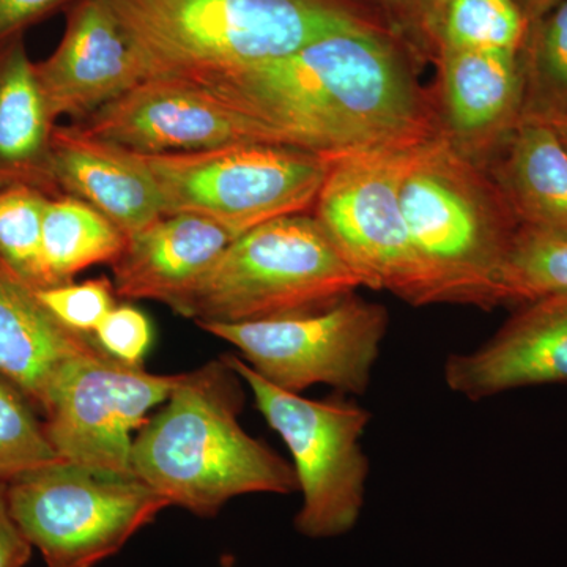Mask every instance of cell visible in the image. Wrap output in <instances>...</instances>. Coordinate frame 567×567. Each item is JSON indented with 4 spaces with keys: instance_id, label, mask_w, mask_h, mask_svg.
I'll return each mask as SVG.
<instances>
[{
    "instance_id": "26",
    "label": "cell",
    "mask_w": 567,
    "mask_h": 567,
    "mask_svg": "<svg viewBox=\"0 0 567 567\" xmlns=\"http://www.w3.org/2000/svg\"><path fill=\"white\" fill-rule=\"evenodd\" d=\"M63 461L48 439L32 402L0 379V483Z\"/></svg>"
},
{
    "instance_id": "5",
    "label": "cell",
    "mask_w": 567,
    "mask_h": 567,
    "mask_svg": "<svg viewBox=\"0 0 567 567\" xmlns=\"http://www.w3.org/2000/svg\"><path fill=\"white\" fill-rule=\"evenodd\" d=\"M365 286L316 215L295 213L235 238L174 312L244 323L320 311Z\"/></svg>"
},
{
    "instance_id": "12",
    "label": "cell",
    "mask_w": 567,
    "mask_h": 567,
    "mask_svg": "<svg viewBox=\"0 0 567 567\" xmlns=\"http://www.w3.org/2000/svg\"><path fill=\"white\" fill-rule=\"evenodd\" d=\"M76 125L142 155L275 144L259 126L178 78H147Z\"/></svg>"
},
{
    "instance_id": "33",
    "label": "cell",
    "mask_w": 567,
    "mask_h": 567,
    "mask_svg": "<svg viewBox=\"0 0 567 567\" xmlns=\"http://www.w3.org/2000/svg\"><path fill=\"white\" fill-rule=\"evenodd\" d=\"M447 2H450V0H434L435 7L439 10H443V7H445Z\"/></svg>"
},
{
    "instance_id": "6",
    "label": "cell",
    "mask_w": 567,
    "mask_h": 567,
    "mask_svg": "<svg viewBox=\"0 0 567 567\" xmlns=\"http://www.w3.org/2000/svg\"><path fill=\"white\" fill-rule=\"evenodd\" d=\"M136 156L156 183L164 216H205L235 237L271 219L311 210L331 166L319 153L279 144Z\"/></svg>"
},
{
    "instance_id": "19",
    "label": "cell",
    "mask_w": 567,
    "mask_h": 567,
    "mask_svg": "<svg viewBox=\"0 0 567 567\" xmlns=\"http://www.w3.org/2000/svg\"><path fill=\"white\" fill-rule=\"evenodd\" d=\"M499 147L494 183L518 227L567 235V147L557 128L522 114Z\"/></svg>"
},
{
    "instance_id": "25",
    "label": "cell",
    "mask_w": 567,
    "mask_h": 567,
    "mask_svg": "<svg viewBox=\"0 0 567 567\" xmlns=\"http://www.w3.org/2000/svg\"><path fill=\"white\" fill-rule=\"evenodd\" d=\"M567 293V235L518 227L505 281L506 305Z\"/></svg>"
},
{
    "instance_id": "32",
    "label": "cell",
    "mask_w": 567,
    "mask_h": 567,
    "mask_svg": "<svg viewBox=\"0 0 567 567\" xmlns=\"http://www.w3.org/2000/svg\"><path fill=\"white\" fill-rule=\"evenodd\" d=\"M550 123L555 126V128H557L559 136H561V140L565 142L567 147V114L557 118V121H551Z\"/></svg>"
},
{
    "instance_id": "13",
    "label": "cell",
    "mask_w": 567,
    "mask_h": 567,
    "mask_svg": "<svg viewBox=\"0 0 567 567\" xmlns=\"http://www.w3.org/2000/svg\"><path fill=\"white\" fill-rule=\"evenodd\" d=\"M54 122H82L147 80L132 41L100 0H76L58 50L35 63Z\"/></svg>"
},
{
    "instance_id": "2",
    "label": "cell",
    "mask_w": 567,
    "mask_h": 567,
    "mask_svg": "<svg viewBox=\"0 0 567 567\" xmlns=\"http://www.w3.org/2000/svg\"><path fill=\"white\" fill-rule=\"evenodd\" d=\"M240 382L223 358L181 374L134 439V477L199 517H215L235 496L297 492L293 466L238 423Z\"/></svg>"
},
{
    "instance_id": "8",
    "label": "cell",
    "mask_w": 567,
    "mask_h": 567,
    "mask_svg": "<svg viewBox=\"0 0 567 567\" xmlns=\"http://www.w3.org/2000/svg\"><path fill=\"white\" fill-rule=\"evenodd\" d=\"M223 360L252 391L257 409L292 454L303 495L298 532L316 539L350 532L364 505L369 461L361 439L371 413L347 399L315 401L276 388L235 354Z\"/></svg>"
},
{
    "instance_id": "1",
    "label": "cell",
    "mask_w": 567,
    "mask_h": 567,
    "mask_svg": "<svg viewBox=\"0 0 567 567\" xmlns=\"http://www.w3.org/2000/svg\"><path fill=\"white\" fill-rule=\"evenodd\" d=\"M185 81L259 126L275 144L327 158L436 134L401 52L363 21L281 59Z\"/></svg>"
},
{
    "instance_id": "17",
    "label": "cell",
    "mask_w": 567,
    "mask_h": 567,
    "mask_svg": "<svg viewBox=\"0 0 567 567\" xmlns=\"http://www.w3.org/2000/svg\"><path fill=\"white\" fill-rule=\"evenodd\" d=\"M447 140L468 158L499 147L525 106L522 51L442 50Z\"/></svg>"
},
{
    "instance_id": "3",
    "label": "cell",
    "mask_w": 567,
    "mask_h": 567,
    "mask_svg": "<svg viewBox=\"0 0 567 567\" xmlns=\"http://www.w3.org/2000/svg\"><path fill=\"white\" fill-rule=\"evenodd\" d=\"M147 78L189 80L292 54L360 24L334 0H100Z\"/></svg>"
},
{
    "instance_id": "30",
    "label": "cell",
    "mask_w": 567,
    "mask_h": 567,
    "mask_svg": "<svg viewBox=\"0 0 567 567\" xmlns=\"http://www.w3.org/2000/svg\"><path fill=\"white\" fill-rule=\"evenodd\" d=\"M31 555V544L11 517L7 483H0V567H24Z\"/></svg>"
},
{
    "instance_id": "29",
    "label": "cell",
    "mask_w": 567,
    "mask_h": 567,
    "mask_svg": "<svg viewBox=\"0 0 567 567\" xmlns=\"http://www.w3.org/2000/svg\"><path fill=\"white\" fill-rule=\"evenodd\" d=\"M71 0H0V47Z\"/></svg>"
},
{
    "instance_id": "18",
    "label": "cell",
    "mask_w": 567,
    "mask_h": 567,
    "mask_svg": "<svg viewBox=\"0 0 567 567\" xmlns=\"http://www.w3.org/2000/svg\"><path fill=\"white\" fill-rule=\"evenodd\" d=\"M99 349L93 336L63 327L0 262V379L47 412L70 365Z\"/></svg>"
},
{
    "instance_id": "24",
    "label": "cell",
    "mask_w": 567,
    "mask_h": 567,
    "mask_svg": "<svg viewBox=\"0 0 567 567\" xmlns=\"http://www.w3.org/2000/svg\"><path fill=\"white\" fill-rule=\"evenodd\" d=\"M48 200L50 196L33 186L0 188V260L33 290L47 287L41 230Z\"/></svg>"
},
{
    "instance_id": "10",
    "label": "cell",
    "mask_w": 567,
    "mask_h": 567,
    "mask_svg": "<svg viewBox=\"0 0 567 567\" xmlns=\"http://www.w3.org/2000/svg\"><path fill=\"white\" fill-rule=\"evenodd\" d=\"M383 306L347 295L320 311L244 323H200L204 331L237 347L245 363L289 393L315 385L361 395L388 330Z\"/></svg>"
},
{
    "instance_id": "22",
    "label": "cell",
    "mask_w": 567,
    "mask_h": 567,
    "mask_svg": "<svg viewBox=\"0 0 567 567\" xmlns=\"http://www.w3.org/2000/svg\"><path fill=\"white\" fill-rule=\"evenodd\" d=\"M524 114L557 121L567 114V0L529 24L522 48Z\"/></svg>"
},
{
    "instance_id": "27",
    "label": "cell",
    "mask_w": 567,
    "mask_h": 567,
    "mask_svg": "<svg viewBox=\"0 0 567 567\" xmlns=\"http://www.w3.org/2000/svg\"><path fill=\"white\" fill-rule=\"evenodd\" d=\"M37 298L55 319L76 331L93 336L104 317L115 306L114 284L107 278L35 290Z\"/></svg>"
},
{
    "instance_id": "31",
    "label": "cell",
    "mask_w": 567,
    "mask_h": 567,
    "mask_svg": "<svg viewBox=\"0 0 567 567\" xmlns=\"http://www.w3.org/2000/svg\"><path fill=\"white\" fill-rule=\"evenodd\" d=\"M520 7L527 14L529 24L543 18L548 10L554 9L559 0H520Z\"/></svg>"
},
{
    "instance_id": "28",
    "label": "cell",
    "mask_w": 567,
    "mask_h": 567,
    "mask_svg": "<svg viewBox=\"0 0 567 567\" xmlns=\"http://www.w3.org/2000/svg\"><path fill=\"white\" fill-rule=\"evenodd\" d=\"M104 352L123 363L142 365L152 344V324L147 316L130 305H115L93 333Z\"/></svg>"
},
{
    "instance_id": "14",
    "label": "cell",
    "mask_w": 567,
    "mask_h": 567,
    "mask_svg": "<svg viewBox=\"0 0 567 567\" xmlns=\"http://www.w3.org/2000/svg\"><path fill=\"white\" fill-rule=\"evenodd\" d=\"M443 377L453 393L470 401L567 383V293L522 305L486 344L451 354Z\"/></svg>"
},
{
    "instance_id": "7",
    "label": "cell",
    "mask_w": 567,
    "mask_h": 567,
    "mask_svg": "<svg viewBox=\"0 0 567 567\" xmlns=\"http://www.w3.org/2000/svg\"><path fill=\"white\" fill-rule=\"evenodd\" d=\"M14 524L47 567H95L169 507L137 477L95 475L59 461L7 483Z\"/></svg>"
},
{
    "instance_id": "23",
    "label": "cell",
    "mask_w": 567,
    "mask_h": 567,
    "mask_svg": "<svg viewBox=\"0 0 567 567\" xmlns=\"http://www.w3.org/2000/svg\"><path fill=\"white\" fill-rule=\"evenodd\" d=\"M528 31L516 0H450L442 10V50L522 51Z\"/></svg>"
},
{
    "instance_id": "21",
    "label": "cell",
    "mask_w": 567,
    "mask_h": 567,
    "mask_svg": "<svg viewBox=\"0 0 567 567\" xmlns=\"http://www.w3.org/2000/svg\"><path fill=\"white\" fill-rule=\"evenodd\" d=\"M125 240V235L92 205L66 194L50 197L41 230L47 287L71 282L74 275L93 265L114 264Z\"/></svg>"
},
{
    "instance_id": "4",
    "label": "cell",
    "mask_w": 567,
    "mask_h": 567,
    "mask_svg": "<svg viewBox=\"0 0 567 567\" xmlns=\"http://www.w3.org/2000/svg\"><path fill=\"white\" fill-rule=\"evenodd\" d=\"M401 200L434 305L505 306L518 224L492 178L446 134L424 142L402 183Z\"/></svg>"
},
{
    "instance_id": "9",
    "label": "cell",
    "mask_w": 567,
    "mask_h": 567,
    "mask_svg": "<svg viewBox=\"0 0 567 567\" xmlns=\"http://www.w3.org/2000/svg\"><path fill=\"white\" fill-rule=\"evenodd\" d=\"M425 141L330 158L315 205L317 219L365 287L413 306L434 305L401 200L402 183Z\"/></svg>"
},
{
    "instance_id": "11",
    "label": "cell",
    "mask_w": 567,
    "mask_h": 567,
    "mask_svg": "<svg viewBox=\"0 0 567 567\" xmlns=\"http://www.w3.org/2000/svg\"><path fill=\"white\" fill-rule=\"evenodd\" d=\"M178 375L123 363L103 349L70 365L47 412L48 439L63 461L95 475L133 477V432L169 399Z\"/></svg>"
},
{
    "instance_id": "15",
    "label": "cell",
    "mask_w": 567,
    "mask_h": 567,
    "mask_svg": "<svg viewBox=\"0 0 567 567\" xmlns=\"http://www.w3.org/2000/svg\"><path fill=\"white\" fill-rule=\"evenodd\" d=\"M50 173L55 192L92 205L125 237L164 216L156 183L136 153L93 137L76 123L52 130Z\"/></svg>"
},
{
    "instance_id": "20",
    "label": "cell",
    "mask_w": 567,
    "mask_h": 567,
    "mask_svg": "<svg viewBox=\"0 0 567 567\" xmlns=\"http://www.w3.org/2000/svg\"><path fill=\"white\" fill-rule=\"evenodd\" d=\"M54 118L22 37L0 47V188L55 192L50 173Z\"/></svg>"
},
{
    "instance_id": "16",
    "label": "cell",
    "mask_w": 567,
    "mask_h": 567,
    "mask_svg": "<svg viewBox=\"0 0 567 567\" xmlns=\"http://www.w3.org/2000/svg\"><path fill=\"white\" fill-rule=\"evenodd\" d=\"M235 238L205 216H162L126 237L121 256L111 265L115 295L158 301L175 311Z\"/></svg>"
},
{
    "instance_id": "34",
    "label": "cell",
    "mask_w": 567,
    "mask_h": 567,
    "mask_svg": "<svg viewBox=\"0 0 567 567\" xmlns=\"http://www.w3.org/2000/svg\"><path fill=\"white\" fill-rule=\"evenodd\" d=\"M0 262H2V260H0Z\"/></svg>"
}]
</instances>
